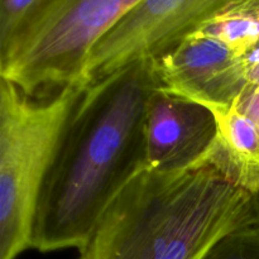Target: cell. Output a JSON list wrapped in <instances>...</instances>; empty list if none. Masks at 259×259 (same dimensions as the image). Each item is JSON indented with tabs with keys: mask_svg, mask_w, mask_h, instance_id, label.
I'll list each match as a JSON object with an SVG mask.
<instances>
[{
	"mask_svg": "<svg viewBox=\"0 0 259 259\" xmlns=\"http://www.w3.org/2000/svg\"><path fill=\"white\" fill-rule=\"evenodd\" d=\"M153 62L132 63L83 89L38 200L33 249L76 248L146 166V113L158 90Z\"/></svg>",
	"mask_w": 259,
	"mask_h": 259,
	"instance_id": "1",
	"label": "cell"
},
{
	"mask_svg": "<svg viewBox=\"0 0 259 259\" xmlns=\"http://www.w3.org/2000/svg\"><path fill=\"white\" fill-rule=\"evenodd\" d=\"M259 196L210 167L144 166L114 197L78 259H201L229 233L258 224Z\"/></svg>",
	"mask_w": 259,
	"mask_h": 259,
	"instance_id": "2",
	"label": "cell"
},
{
	"mask_svg": "<svg viewBox=\"0 0 259 259\" xmlns=\"http://www.w3.org/2000/svg\"><path fill=\"white\" fill-rule=\"evenodd\" d=\"M82 85L35 101L0 77V259L33 248L38 200Z\"/></svg>",
	"mask_w": 259,
	"mask_h": 259,
	"instance_id": "3",
	"label": "cell"
},
{
	"mask_svg": "<svg viewBox=\"0 0 259 259\" xmlns=\"http://www.w3.org/2000/svg\"><path fill=\"white\" fill-rule=\"evenodd\" d=\"M142 0H63L51 17L0 62V77L29 98L82 85L93 48Z\"/></svg>",
	"mask_w": 259,
	"mask_h": 259,
	"instance_id": "4",
	"label": "cell"
},
{
	"mask_svg": "<svg viewBox=\"0 0 259 259\" xmlns=\"http://www.w3.org/2000/svg\"><path fill=\"white\" fill-rule=\"evenodd\" d=\"M230 0H142L89 55L85 86L176 47Z\"/></svg>",
	"mask_w": 259,
	"mask_h": 259,
	"instance_id": "5",
	"label": "cell"
},
{
	"mask_svg": "<svg viewBox=\"0 0 259 259\" xmlns=\"http://www.w3.org/2000/svg\"><path fill=\"white\" fill-rule=\"evenodd\" d=\"M158 90L212 110L230 106L245 89L239 56L215 38L191 33L152 60Z\"/></svg>",
	"mask_w": 259,
	"mask_h": 259,
	"instance_id": "6",
	"label": "cell"
},
{
	"mask_svg": "<svg viewBox=\"0 0 259 259\" xmlns=\"http://www.w3.org/2000/svg\"><path fill=\"white\" fill-rule=\"evenodd\" d=\"M217 133L214 114L201 104L156 90L146 113V167L192 168Z\"/></svg>",
	"mask_w": 259,
	"mask_h": 259,
	"instance_id": "7",
	"label": "cell"
},
{
	"mask_svg": "<svg viewBox=\"0 0 259 259\" xmlns=\"http://www.w3.org/2000/svg\"><path fill=\"white\" fill-rule=\"evenodd\" d=\"M217 133L192 168L210 167L227 181L259 196V129L237 108L212 109Z\"/></svg>",
	"mask_w": 259,
	"mask_h": 259,
	"instance_id": "8",
	"label": "cell"
},
{
	"mask_svg": "<svg viewBox=\"0 0 259 259\" xmlns=\"http://www.w3.org/2000/svg\"><path fill=\"white\" fill-rule=\"evenodd\" d=\"M192 33L220 40L240 57L259 43V0H230Z\"/></svg>",
	"mask_w": 259,
	"mask_h": 259,
	"instance_id": "9",
	"label": "cell"
},
{
	"mask_svg": "<svg viewBox=\"0 0 259 259\" xmlns=\"http://www.w3.org/2000/svg\"><path fill=\"white\" fill-rule=\"evenodd\" d=\"M63 0H0V62L8 60Z\"/></svg>",
	"mask_w": 259,
	"mask_h": 259,
	"instance_id": "10",
	"label": "cell"
},
{
	"mask_svg": "<svg viewBox=\"0 0 259 259\" xmlns=\"http://www.w3.org/2000/svg\"><path fill=\"white\" fill-rule=\"evenodd\" d=\"M201 259H259V225H247L229 233Z\"/></svg>",
	"mask_w": 259,
	"mask_h": 259,
	"instance_id": "11",
	"label": "cell"
},
{
	"mask_svg": "<svg viewBox=\"0 0 259 259\" xmlns=\"http://www.w3.org/2000/svg\"><path fill=\"white\" fill-rule=\"evenodd\" d=\"M239 60L247 86L259 88V43L243 53Z\"/></svg>",
	"mask_w": 259,
	"mask_h": 259,
	"instance_id": "12",
	"label": "cell"
},
{
	"mask_svg": "<svg viewBox=\"0 0 259 259\" xmlns=\"http://www.w3.org/2000/svg\"><path fill=\"white\" fill-rule=\"evenodd\" d=\"M237 108L247 115L259 129V88H247L235 101Z\"/></svg>",
	"mask_w": 259,
	"mask_h": 259,
	"instance_id": "13",
	"label": "cell"
},
{
	"mask_svg": "<svg viewBox=\"0 0 259 259\" xmlns=\"http://www.w3.org/2000/svg\"><path fill=\"white\" fill-rule=\"evenodd\" d=\"M258 225H259V211H258Z\"/></svg>",
	"mask_w": 259,
	"mask_h": 259,
	"instance_id": "14",
	"label": "cell"
}]
</instances>
